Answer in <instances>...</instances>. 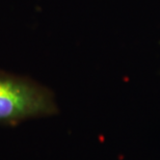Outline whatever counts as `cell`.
I'll use <instances>...</instances> for the list:
<instances>
[{
	"label": "cell",
	"mask_w": 160,
	"mask_h": 160,
	"mask_svg": "<svg viewBox=\"0 0 160 160\" xmlns=\"http://www.w3.org/2000/svg\"><path fill=\"white\" fill-rule=\"evenodd\" d=\"M55 110L52 97L44 88L0 77V120L45 116Z\"/></svg>",
	"instance_id": "cell-1"
}]
</instances>
